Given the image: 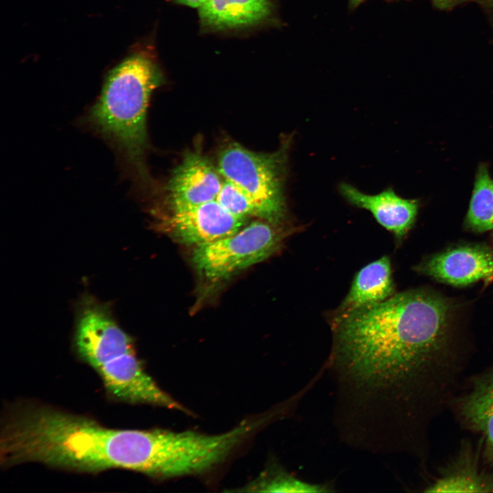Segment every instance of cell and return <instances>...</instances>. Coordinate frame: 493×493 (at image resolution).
Segmentation results:
<instances>
[{
  "instance_id": "obj_16",
  "label": "cell",
  "mask_w": 493,
  "mask_h": 493,
  "mask_svg": "<svg viewBox=\"0 0 493 493\" xmlns=\"http://www.w3.org/2000/svg\"><path fill=\"white\" fill-rule=\"evenodd\" d=\"M432 2L439 8H450L457 3L468 1V0H431Z\"/></svg>"
},
{
  "instance_id": "obj_1",
  "label": "cell",
  "mask_w": 493,
  "mask_h": 493,
  "mask_svg": "<svg viewBox=\"0 0 493 493\" xmlns=\"http://www.w3.org/2000/svg\"><path fill=\"white\" fill-rule=\"evenodd\" d=\"M449 315L446 301L422 290L331 313L329 363L339 387L361 407L388 408L402 436L428 435L466 368L451 349Z\"/></svg>"
},
{
  "instance_id": "obj_4",
  "label": "cell",
  "mask_w": 493,
  "mask_h": 493,
  "mask_svg": "<svg viewBox=\"0 0 493 493\" xmlns=\"http://www.w3.org/2000/svg\"><path fill=\"white\" fill-rule=\"evenodd\" d=\"M296 229L255 220L229 236L196 246L192 262L207 279H226L273 255Z\"/></svg>"
},
{
  "instance_id": "obj_3",
  "label": "cell",
  "mask_w": 493,
  "mask_h": 493,
  "mask_svg": "<svg viewBox=\"0 0 493 493\" xmlns=\"http://www.w3.org/2000/svg\"><path fill=\"white\" fill-rule=\"evenodd\" d=\"M290 141L270 153L252 151L238 143L221 151L218 170L224 179L243 190L253 202L257 217L283 225L287 217L284 180Z\"/></svg>"
},
{
  "instance_id": "obj_10",
  "label": "cell",
  "mask_w": 493,
  "mask_h": 493,
  "mask_svg": "<svg viewBox=\"0 0 493 493\" xmlns=\"http://www.w3.org/2000/svg\"><path fill=\"white\" fill-rule=\"evenodd\" d=\"M339 188L342 196L350 204L370 212L377 222L398 240L407 235L416 220L418 201L402 198L391 188L376 194H364L344 182Z\"/></svg>"
},
{
  "instance_id": "obj_9",
  "label": "cell",
  "mask_w": 493,
  "mask_h": 493,
  "mask_svg": "<svg viewBox=\"0 0 493 493\" xmlns=\"http://www.w3.org/2000/svg\"><path fill=\"white\" fill-rule=\"evenodd\" d=\"M417 269L442 283L467 286L493 277V252L477 245L454 247L433 255Z\"/></svg>"
},
{
  "instance_id": "obj_12",
  "label": "cell",
  "mask_w": 493,
  "mask_h": 493,
  "mask_svg": "<svg viewBox=\"0 0 493 493\" xmlns=\"http://www.w3.org/2000/svg\"><path fill=\"white\" fill-rule=\"evenodd\" d=\"M203 26L225 29L253 25L272 13L271 0H205L199 8Z\"/></svg>"
},
{
  "instance_id": "obj_5",
  "label": "cell",
  "mask_w": 493,
  "mask_h": 493,
  "mask_svg": "<svg viewBox=\"0 0 493 493\" xmlns=\"http://www.w3.org/2000/svg\"><path fill=\"white\" fill-rule=\"evenodd\" d=\"M246 219L231 213L214 200L172 210L163 226L181 242L198 246L236 233Z\"/></svg>"
},
{
  "instance_id": "obj_2",
  "label": "cell",
  "mask_w": 493,
  "mask_h": 493,
  "mask_svg": "<svg viewBox=\"0 0 493 493\" xmlns=\"http://www.w3.org/2000/svg\"><path fill=\"white\" fill-rule=\"evenodd\" d=\"M161 82L153 59L143 52L133 53L108 73L99 98L84 119L116 149L125 168L142 180L147 177V108Z\"/></svg>"
},
{
  "instance_id": "obj_8",
  "label": "cell",
  "mask_w": 493,
  "mask_h": 493,
  "mask_svg": "<svg viewBox=\"0 0 493 493\" xmlns=\"http://www.w3.org/2000/svg\"><path fill=\"white\" fill-rule=\"evenodd\" d=\"M222 177L218 168L202 154L187 153L167 184L171 210L216 200L223 183Z\"/></svg>"
},
{
  "instance_id": "obj_17",
  "label": "cell",
  "mask_w": 493,
  "mask_h": 493,
  "mask_svg": "<svg viewBox=\"0 0 493 493\" xmlns=\"http://www.w3.org/2000/svg\"><path fill=\"white\" fill-rule=\"evenodd\" d=\"M176 1L182 3L184 5H189L191 7L199 8L200 5L205 1V0H175Z\"/></svg>"
},
{
  "instance_id": "obj_18",
  "label": "cell",
  "mask_w": 493,
  "mask_h": 493,
  "mask_svg": "<svg viewBox=\"0 0 493 493\" xmlns=\"http://www.w3.org/2000/svg\"><path fill=\"white\" fill-rule=\"evenodd\" d=\"M350 1V5L353 8H355L358 6L361 3H362L364 0H349Z\"/></svg>"
},
{
  "instance_id": "obj_11",
  "label": "cell",
  "mask_w": 493,
  "mask_h": 493,
  "mask_svg": "<svg viewBox=\"0 0 493 493\" xmlns=\"http://www.w3.org/2000/svg\"><path fill=\"white\" fill-rule=\"evenodd\" d=\"M394 294L391 262L388 256L383 255L356 273L349 292L332 313L340 314L377 304Z\"/></svg>"
},
{
  "instance_id": "obj_14",
  "label": "cell",
  "mask_w": 493,
  "mask_h": 493,
  "mask_svg": "<svg viewBox=\"0 0 493 493\" xmlns=\"http://www.w3.org/2000/svg\"><path fill=\"white\" fill-rule=\"evenodd\" d=\"M253 491L268 492H328L329 484H316L302 481L280 468L266 470L248 486Z\"/></svg>"
},
{
  "instance_id": "obj_19",
  "label": "cell",
  "mask_w": 493,
  "mask_h": 493,
  "mask_svg": "<svg viewBox=\"0 0 493 493\" xmlns=\"http://www.w3.org/2000/svg\"><path fill=\"white\" fill-rule=\"evenodd\" d=\"M484 1H485V4L488 5L493 14V0H484Z\"/></svg>"
},
{
  "instance_id": "obj_6",
  "label": "cell",
  "mask_w": 493,
  "mask_h": 493,
  "mask_svg": "<svg viewBox=\"0 0 493 493\" xmlns=\"http://www.w3.org/2000/svg\"><path fill=\"white\" fill-rule=\"evenodd\" d=\"M425 492H493V467L483 459L478 446L465 440L425 488Z\"/></svg>"
},
{
  "instance_id": "obj_13",
  "label": "cell",
  "mask_w": 493,
  "mask_h": 493,
  "mask_svg": "<svg viewBox=\"0 0 493 493\" xmlns=\"http://www.w3.org/2000/svg\"><path fill=\"white\" fill-rule=\"evenodd\" d=\"M466 225L475 232L493 229V180L485 165L477 170Z\"/></svg>"
},
{
  "instance_id": "obj_15",
  "label": "cell",
  "mask_w": 493,
  "mask_h": 493,
  "mask_svg": "<svg viewBox=\"0 0 493 493\" xmlns=\"http://www.w3.org/2000/svg\"><path fill=\"white\" fill-rule=\"evenodd\" d=\"M216 200L236 216L245 218L250 216H257L255 207L246 194L238 186L226 179L223 180Z\"/></svg>"
},
{
  "instance_id": "obj_7",
  "label": "cell",
  "mask_w": 493,
  "mask_h": 493,
  "mask_svg": "<svg viewBox=\"0 0 493 493\" xmlns=\"http://www.w3.org/2000/svg\"><path fill=\"white\" fill-rule=\"evenodd\" d=\"M450 407L460 424L480 435L484 463L493 467V367L476 375Z\"/></svg>"
}]
</instances>
